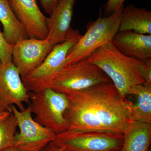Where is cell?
<instances>
[{
	"label": "cell",
	"instance_id": "obj_7",
	"mask_svg": "<svg viewBox=\"0 0 151 151\" xmlns=\"http://www.w3.org/2000/svg\"><path fill=\"white\" fill-rule=\"evenodd\" d=\"M10 108L19 129L13 147L24 151H40L54 140L56 134L36 122L29 105L22 111L14 105H11Z\"/></svg>",
	"mask_w": 151,
	"mask_h": 151
},
{
	"label": "cell",
	"instance_id": "obj_18",
	"mask_svg": "<svg viewBox=\"0 0 151 151\" xmlns=\"http://www.w3.org/2000/svg\"><path fill=\"white\" fill-rule=\"evenodd\" d=\"M17 128V119L12 112L0 119V151L13 147Z\"/></svg>",
	"mask_w": 151,
	"mask_h": 151
},
{
	"label": "cell",
	"instance_id": "obj_10",
	"mask_svg": "<svg viewBox=\"0 0 151 151\" xmlns=\"http://www.w3.org/2000/svg\"><path fill=\"white\" fill-rule=\"evenodd\" d=\"M76 0H58L47 19V38L53 46L82 35L71 27L73 8Z\"/></svg>",
	"mask_w": 151,
	"mask_h": 151
},
{
	"label": "cell",
	"instance_id": "obj_2",
	"mask_svg": "<svg viewBox=\"0 0 151 151\" xmlns=\"http://www.w3.org/2000/svg\"><path fill=\"white\" fill-rule=\"evenodd\" d=\"M86 58L103 70L124 98L132 86L145 84L138 70L139 60L124 55L111 41L97 48Z\"/></svg>",
	"mask_w": 151,
	"mask_h": 151
},
{
	"label": "cell",
	"instance_id": "obj_14",
	"mask_svg": "<svg viewBox=\"0 0 151 151\" xmlns=\"http://www.w3.org/2000/svg\"><path fill=\"white\" fill-rule=\"evenodd\" d=\"M123 134L124 142L119 151H149L151 124L132 121Z\"/></svg>",
	"mask_w": 151,
	"mask_h": 151
},
{
	"label": "cell",
	"instance_id": "obj_24",
	"mask_svg": "<svg viewBox=\"0 0 151 151\" xmlns=\"http://www.w3.org/2000/svg\"><path fill=\"white\" fill-rule=\"evenodd\" d=\"M6 111H11L5 105H4L1 102H0V114ZM12 112V111H11Z\"/></svg>",
	"mask_w": 151,
	"mask_h": 151
},
{
	"label": "cell",
	"instance_id": "obj_15",
	"mask_svg": "<svg viewBox=\"0 0 151 151\" xmlns=\"http://www.w3.org/2000/svg\"><path fill=\"white\" fill-rule=\"evenodd\" d=\"M126 31L151 35V11L131 5L124 7L118 32Z\"/></svg>",
	"mask_w": 151,
	"mask_h": 151
},
{
	"label": "cell",
	"instance_id": "obj_21",
	"mask_svg": "<svg viewBox=\"0 0 151 151\" xmlns=\"http://www.w3.org/2000/svg\"><path fill=\"white\" fill-rule=\"evenodd\" d=\"M125 0H108L104 6V16H108L124 6Z\"/></svg>",
	"mask_w": 151,
	"mask_h": 151
},
{
	"label": "cell",
	"instance_id": "obj_9",
	"mask_svg": "<svg viewBox=\"0 0 151 151\" xmlns=\"http://www.w3.org/2000/svg\"><path fill=\"white\" fill-rule=\"evenodd\" d=\"M54 46L47 38L43 40L29 38L14 45L12 50V61L21 77L38 67Z\"/></svg>",
	"mask_w": 151,
	"mask_h": 151
},
{
	"label": "cell",
	"instance_id": "obj_17",
	"mask_svg": "<svg viewBox=\"0 0 151 151\" xmlns=\"http://www.w3.org/2000/svg\"><path fill=\"white\" fill-rule=\"evenodd\" d=\"M128 94L137 97L136 103L130 105L132 121L151 124V86L144 84L134 85Z\"/></svg>",
	"mask_w": 151,
	"mask_h": 151
},
{
	"label": "cell",
	"instance_id": "obj_16",
	"mask_svg": "<svg viewBox=\"0 0 151 151\" xmlns=\"http://www.w3.org/2000/svg\"><path fill=\"white\" fill-rule=\"evenodd\" d=\"M0 22L7 42L13 45L20 41L29 38L27 33L11 8L8 0H0Z\"/></svg>",
	"mask_w": 151,
	"mask_h": 151
},
{
	"label": "cell",
	"instance_id": "obj_13",
	"mask_svg": "<svg viewBox=\"0 0 151 151\" xmlns=\"http://www.w3.org/2000/svg\"><path fill=\"white\" fill-rule=\"evenodd\" d=\"M111 42L127 57L139 61L151 59V35L142 34L133 31L118 32Z\"/></svg>",
	"mask_w": 151,
	"mask_h": 151
},
{
	"label": "cell",
	"instance_id": "obj_22",
	"mask_svg": "<svg viewBox=\"0 0 151 151\" xmlns=\"http://www.w3.org/2000/svg\"><path fill=\"white\" fill-rule=\"evenodd\" d=\"M58 0H40L42 7L46 14L50 15L55 7Z\"/></svg>",
	"mask_w": 151,
	"mask_h": 151
},
{
	"label": "cell",
	"instance_id": "obj_25",
	"mask_svg": "<svg viewBox=\"0 0 151 151\" xmlns=\"http://www.w3.org/2000/svg\"><path fill=\"white\" fill-rule=\"evenodd\" d=\"M1 151H24L22 150H19V149L16 148L12 147L6 149V150H4Z\"/></svg>",
	"mask_w": 151,
	"mask_h": 151
},
{
	"label": "cell",
	"instance_id": "obj_4",
	"mask_svg": "<svg viewBox=\"0 0 151 151\" xmlns=\"http://www.w3.org/2000/svg\"><path fill=\"white\" fill-rule=\"evenodd\" d=\"M28 92L29 104L36 122L56 135L67 130L65 114L69 101L66 94L50 88L37 92Z\"/></svg>",
	"mask_w": 151,
	"mask_h": 151
},
{
	"label": "cell",
	"instance_id": "obj_20",
	"mask_svg": "<svg viewBox=\"0 0 151 151\" xmlns=\"http://www.w3.org/2000/svg\"><path fill=\"white\" fill-rule=\"evenodd\" d=\"M138 68L145 81V84L151 86V59L146 61H139Z\"/></svg>",
	"mask_w": 151,
	"mask_h": 151
},
{
	"label": "cell",
	"instance_id": "obj_12",
	"mask_svg": "<svg viewBox=\"0 0 151 151\" xmlns=\"http://www.w3.org/2000/svg\"><path fill=\"white\" fill-rule=\"evenodd\" d=\"M8 1L29 38L43 40L47 37L48 18L41 12L36 0H8Z\"/></svg>",
	"mask_w": 151,
	"mask_h": 151
},
{
	"label": "cell",
	"instance_id": "obj_5",
	"mask_svg": "<svg viewBox=\"0 0 151 151\" xmlns=\"http://www.w3.org/2000/svg\"><path fill=\"white\" fill-rule=\"evenodd\" d=\"M111 83V79L103 70L86 58L63 67L53 78L49 88L68 94Z\"/></svg>",
	"mask_w": 151,
	"mask_h": 151
},
{
	"label": "cell",
	"instance_id": "obj_3",
	"mask_svg": "<svg viewBox=\"0 0 151 151\" xmlns=\"http://www.w3.org/2000/svg\"><path fill=\"white\" fill-rule=\"evenodd\" d=\"M124 8L108 16L102 17L100 14L97 19L88 24L85 34L68 52L64 67L86 58L103 45L111 42L119 32Z\"/></svg>",
	"mask_w": 151,
	"mask_h": 151
},
{
	"label": "cell",
	"instance_id": "obj_11",
	"mask_svg": "<svg viewBox=\"0 0 151 151\" xmlns=\"http://www.w3.org/2000/svg\"><path fill=\"white\" fill-rule=\"evenodd\" d=\"M0 101L11 111V105H14L22 111L24 103H29L28 92L16 67L12 62L4 64L1 60Z\"/></svg>",
	"mask_w": 151,
	"mask_h": 151
},
{
	"label": "cell",
	"instance_id": "obj_6",
	"mask_svg": "<svg viewBox=\"0 0 151 151\" xmlns=\"http://www.w3.org/2000/svg\"><path fill=\"white\" fill-rule=\"evenodd\" d=\"M124 139L123 134L114 132L68 130L52 142L64 151H119Z\"/></svg>",
	"mask_w": 151,
	"mask_h": 151
},
{
	"label": "cell",
	"instance_id": "obj_27",
	"mask_svg": "<svg viewBox=\"0 0 151 151\" xmlns=\"http://www.w3.org/2000/svg\"><path fill=\"white\" fill-rule=\"evenodd\" d=\"M0 102H1V101H0Z\"/></svg>",
	"mask_w": 151,
	"mask_h": 151
},
{
	"label": "cell",
	"instance_id": "obj_1",
	"mask_svg": "<svg viewBox=\"0 0 151 151\" xmlns=\"http://www.w3.org/2000/svg\"><path fill=\"white\" fill-rule=\"evenodd\" d=\"M66 94L67 129L97 130L123 134L132 121L130 105L112 83Z\"/></svg>",
	"mask_w": 151,
	"mask_h": 151
},
{
	"label": "cell",
	"instance_id": "obj_26",
	"mask_svg": "<svg viewBox=\"0 0 151 151\" xmlns=\"http://www.w3.org/2000/svg\"><path fill=\"white\" fill-rule=\"evenodd\" d=\"M11 112V111H4V112H3V113H1V114H0V119H1V118H2L3 117H4V116H6V115H7V114H8L9 113Z\"/></svg>",
	"mask_w": 151,
	"mask_h": 151
},
{
	"label": "cell",
	"instance_id": "obj_19",
	"mask_svg": "<svg viewBox=\"0 0 151 151\" xmlns=\"http://www.w3.org/2000/svg\"><path fill=\"white\" fill-rule=\"evenodd\" d=\"M12 47L13 45L7 42L0 29V60L4 64L12 62Z\"/></svg>",
	"mask_w": 151,
	"mask_h": 151
},
{
	"label": "cell",
	"instance_id": "obj_23",
	"mask_svg": "<svg viewBox=\"0 0 151 151\" xmlns=\"http://www.w3.org/2000/svg\"><path fill=\"white\" fill-rule=\"evenodd\" d=\"M40 151H64L62 149L60 148L52 142H51L45 147Z\"/></svg>",
	"mask_w": 151,
	"mask_h": 151
},
{
	"label": "cell",
	"instance_id": "obj_8",
	"mask_svg": "<svg viewBox=\"0 0 151 151\" xmlns=\"http://www.w3.org/2000/svg\"><path fill=\"white\" fill-rule=\"evenodd\" d=\"M80 38L56 45L38 67L21 77L27 92H37L49 88L55 76L64 67L68 52Z\"/></svg>",
	"mask_w": 151,
	"mask_h": 151
}]
</instances>
